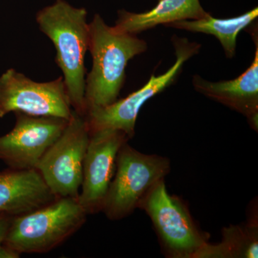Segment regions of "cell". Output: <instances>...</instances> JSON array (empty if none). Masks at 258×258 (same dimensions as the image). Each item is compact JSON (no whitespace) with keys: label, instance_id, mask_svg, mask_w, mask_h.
Listing matches in <instances>:
<instances>
[{"label":"cell","instance_id":"1","mask_svg":"<svg viewBox=\"0 0 258 258\" xmlns=\"http://www.w3.org/2000/svg\"><path fill=\"white\" fill-rule=\"evenodd\" d=\"M88 26V50L93 64L86 77V113L91 108L108 106L118 100L129 60L148 48L145 40L134 34L117 31L113 26L107 25L101 15H95Z\"/></svg>","mask_w":258,"mask_h":258},{"label":"cell","instance_id":"2","mask_svg":"<svg viewBox=\"0 0 258 258\" xmlns=\"http://www.w3.org/2000/svg\"><path fill=\"white\" fill-rule=\"evenodd\" d=\"M36 22L55 47V62L63 74L71 107L85 115V56L89 47L87 11L57 0L37 13Z\"/></svg>","mask_w":258,"mask_h":258},{"label":"cell","instance_id":"3","mask_svg":"<svg viewBox=\"0 0 258 258\" xmlns=\"http://www.w3.org/2000/svg\"><path fill=\"white\" fill-rule=\"evenodd\" d=\"M87 215L79 199L57 198L41 208L15 217L4 244L20 254L49 252L81 228Z\"/></svg>","mask_w":258,"mask_h":258},{"label":"cell","instance_id":"4","mask_svg":"<svg viewBox=\"0 0 258 258\" xmlns=\"http://www.w3.org/2000/svg\"><path fill=\"white\" fill-rule=\"evenodd\" d=\"M170 168L168 158L143 154L125 142L117 154L114 175L102 211L112 221L128 217Z\"/></svg>","mask_w":258,"mask_h":258},{"label":"cell","instance_id":"5","mask_svg":"<svg viewBox=\"0 0 258 258\" xmlns=\"http://www.w3.org/2000/svg\"><path fill=\"white\" fill-rule=\"evenodd\" d=\"M138 209L150 217L169 257L197 258L208 243V236L199 230L186 205L168 192L164 179L148 191Z\"/></svg>","mask_w":258,"mask_h":258},{"label":"cell","instance_id":"6","mask_svg":"<svg viewBox=\"0 0 258 258\" xmlns=\"http://www.w3.org/2000/svg\"><path fill=\"white\" fill-rule=\"evenodd\" d=\"M172 43L175 50L176 62L166 73L158 76L152 75L143 87L123 99L86 111L85 117L90 133L113 129L123 132L128 139L133 138L135 135L136 122L141 108L149 99L172 84L185 62L198 54L201 47L197 42H189L186 38H180L176 35L173 37Z\"/></svg>","mask_w":258,"mask_h":258},{"label":"cell","instance_id":"7","mask_svg":"<svg viewBox=\"0 0 258 258\" xmlns=\"http://www.w3.org/2000/svg\"><path fill=\"white\" fill-rule=\"evenodd\" d=\"M90 133L84 115L73 111L66 128L36 167L57 198H79Z\"/></svg>","mask_w":258,"mask_h":258},{"label":"cell","instance_id":"8","mask_svg":"<svg viewBox=\"0 0 258 258\" xmlns=\"http://www.w3.org/2000/svg\"><path fill=\"white\" fill-rule=\"evenodd\" d=\"M73 111L62 76L39 83L14 69L0 76V118L11 112H20L69 120Z\"/></svg>","mask_w":258,"mask_h":258},{"label":"cell","instance_id":"9","mask_svg":"<svg viewBox=\"0 0 258 258\" xmlns=\"http://www.w3.org/2000/svg\"><path fill=\"white\" fill-rule=\"evenodd\" d=\"M16 123L0 137V159L13 169H35L47 149L62 134L68 119L16 112Z\"/></svg>","mask_w":258,"mask_h":258},{"label":"cell","instance_id":"10","mask_svg":"<svg viewBox=\"0 0 258 258\" xmlns=\"http://www.w3.org/2000/svg\"><path fill=\"white\" fill-rule=\"evenodd\" d=\"M128 137L123 132L105 129L92 132L83 162L79 201L88 215L102 211L114 175L117 154Z\"/></svg>","mask_w":258,"mask_h":258},{"label":"cell","instance_id":"11","mask_svg":"<svg viewBox=\"0 0 258 258\" xmlns=\"http://www.w3.org/2000/svg\"><path fill=\"white\" fill-rule=\"evenodd\" d=\"M258 40L250 66L240 76L230 81H207L199 75L192 77L193 87L208 97L247 118L251 128H258Z\"/></svg>","mask_w":258,"mask_h":258},{"label":"cell","instance_id":"12","mask_svg":"<svg viewBox=\"0 0 258 258\" xmlns=\"http://www.w3.org/2000/svg\"><path fill=\"white\" fill-rule=\"evenodd\" d=\"M56 199L36 169L0 172V212L19 216L41 208Z\"/></svg>","mask_w":258,"mask_h":258},{"label":"cell","instance_id":"13","mask_svg":"<svg viewBox=\"0 0 258 258\" xmlns=\"http://www.w3.org/2000/svg\"><path fill=\"white\" fill-rule=\"evenodd\" d=\"M200 0H159L157 6L146 13H133L121 10L113 28L120 32L137 35L180 20H198L207 15Z\"/></svg>","mask_w":258,"mask_h":258},{"label":"cell","instance_id":"14","mask_svg":"<svg viewBox=\"0 0 258 258\" xmlns=\"http://www.w3.org/2000/svg\"><path fill=\"white\" fill-rule=\"evenodd\" d=\"M257 16V8L232 18H215L208 13L198 20H180L168 24L166 26L213 35L221 44L226 57L232 59L235 55L239 33L253 23Z\"/></svg>","mask_w":258,"mask_h":258},{"label":"cell","instance_id":"15","mask_svg":"<svg viewBox=\"0 0 258 258\" xmlns=\"http://www.w3.org/2000/svg\"><path fill=\"white\" fill-rule=\"evenodd\" d=\"M257 217L242 225H231L222 230L219 244L208 243L197 258H257Z\"/></svg>","mask_w":258,"mask_h":258},{"label":"cell","instance_id":"16","mask_svg":"<svg viewBox=\"0 0 258 258\" xmlns=\"http://www.w3.org/2000/svg\"><path fill=\"white\" fill-rule=\"evenodd\" d=\"M11 223V220L7 217H0V258H18L20 254L12 250L6 246H3L5 237Z\"/></svg>","mask_w":258,"mask_h":258},{"label":"cell","instance_id":"17","mask_svg":"<svg viewBox=\"0 0 258 258\" xmlns=\"http://www.w3.org/2000/svg\"></svg>","mask_w":258,"mask_h":258}]
</instances>
